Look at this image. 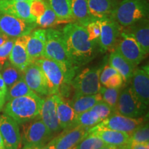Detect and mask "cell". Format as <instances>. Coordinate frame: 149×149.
Instances as JSON below:
<instances>
[{
  "label": "cell",
  "mask_w": 149,
  "mask_h": 149,
  "mask_svg": "<svg viewBox=\"0 0 149 149\" xmlns=\"http://www.w3.org/2000/svg\"><path fill=\"white\" fill-rule=\"evenodd\" d=\"M61 32L66 51L76 69L78 70L94 58L96 43L89 40L84 26L70 22L65 26Z\"/></svg>",
  "instance_id": "1"
},
{
  "label": "cell",
  "mask_w": 149,
  "mask_h": 149,
  "mask_svg": "<svg viewBox=\"0 0 149 149\" xmlns=\"http://www.w3.org/2000/svg\"><path fill=\"white\" fill-rule=\"evenodd\" d=\"M43 57L57 62L64 70L66 84H71L77 69L73 66L67 53L61 31L51 28L46 29V45Z\"/></svg>",
  "instance_id": "2"
},
{
  "label": "cell",
  "mask_w": 149,
  "mask_h": 149,
  "mask_svg": "<svg viewBox=\"0 0 149 149\" xmlns=\"http://www.w3.org/2000/svg\"><path fill=\"white\" fill-rule=\"evenodd\" d=\"M44 101V99L35 93L19 97L6 102L3 112L18 124H23L40 117Z\"/></svg>",
  "instance_id": "3"
},
{
  "label": "cell",
  "mask_w": 149,
  "mask_h": 149,
  "mask_svg": "<svg viewBox=\"0 0 149 149\" xmlns=\"http://www.w3.org/2000/svg\"><path fill=\"white\" fill-rule=\"evenodd\" d=\"M149 7L146 0H123L117 5L111 18L122 27L148 18Z\"/></svg>",
  "instance_id": "4"
},
{
  "label": "cell",
  "mask_w": 149,
  "mask_h": 149,
  "mask_svg": "<svg viewBox=\"0 0 149 149\" xmlns=\"http://www.w3.org/2000/svg\"><path fill=\"white\" fill-rule=\"evenodd\" d=\"M22 125L21 137L24 146H43L49 139H53V134L39 117Z\"/></svg>",
  "instance_id": "5"
},
{
  "label": "cell",
  "mask_w": 149,
  "mask_h": 149,
  "mask_svg": "<svg viewBox=\"0 0 149 149\" xmlns=\"http://www.w3.org/2000/svg\"><path fill=\"white\" fill-rule=\"evenodd\" d=\"M100 68H85L74 76L71 86L74 95H89L100 93L101 84L100 81Z\"/></svg>",
  "instance_id": "6"
},
{
  "label": "cell",
  "mask_w": 149,
  "mask_h": 149,
  "mask_svg": "<svg viewBox=\"0 0 149 149\" xmlns=\"http://www.w3.org/2000/svg\"><path fill=\"white\" fill-rule=\"evenodd\" d=\"M33 62L38 65L44 72L47 83L48 95H59L65 81V74L61 67L52 59L42 57Z\"/></svg>",
  "instance_id": "7"
},
{
  "label": "cell",
  "mask_w": 149,
  "mask_h": 149,
  "mask_svg": "<svg viewBox=\"0 0 149 149\" xmlns=\"http://www.w3.org/2000/svg\"><path fill=\"white\" fill-rule=\"evenodd\" d=\"M147 107L135 95L130 86H127L120 90L115 113L131 118H137L146 113Z\"/></svg>",
  "instance_id": "8"
},
{
  "label": "cell",
  "mask_w": 149,
  "mask_h": 149,
  "mask_svg": "<svg viewBox=\"0 0 149 149\" xmlns=\"http://www.w3.org/2000/svg\"><path fill=\"white\" fill-rule=\"evenodd\" d=\"M37 26L35 22H28L0 11V32L9 38L16 39L29 35Z\"/></svg>",
  "instance_id": "9"
},
{
  "label": "cell",
  "mask_w": 149,
  "mask_h": 149,
  "mask_svg": "<svg viewBox=\"0 0 149 149\" xmlns=\"http://www.w3.org/2000/svg\"><path fill=\"white\" fill-rule=\"evenodd\" d=\"M120 37L117 40L115 50L136 67L144 60L146 56L131 35H128L124 30L120 31Z\"/></svg>",
  "instance_id": "10"
},
{
  "label": "cell",
  "mask_w": 149,
  "mask_h": 149,
  "mask_svg": "<svg viewBox=\"0 0 149 149\" xmlns=\"http://www.w3.org/2000/svg\"><path fill=\"white\" fill-rule=\"evenodd\" d=\"M144 122V118H131L117 113H113L107 119L95 125L100 128L124 132L130 135L136 128Z\"/></svg>",
  "instance_id": "11"
},
{
  "label": "cell",
  "mask_w": 149,
  "mask_h": 149,
  "mask_svg": "<svg viewBox=\"0 0 149 149\" xmlns=\"http://www.w3.org/2000/svg\"><path fill=\"white\" fill-rule=\"evenodd\" d=\"M0 133L6 149H19L22 142L19 124L6 114L0 115Z\"/></svg>",
  "instance_id": "12"
},
{
  "label": "cell",
  "mask_w": 149,
  "mask_h": 149,
  "mask_svg": "<svg viewBox=\"0 0 149 149\" xmlns=\"http://www.w3.org/2000/svg\"><path fill=\"white\" fill-rule=\"evenodd\" d=\"M101 33L98 44L102 52L113 51L115 47L120 33V26L112 18L100 19Z\"/></svg>",
  "instance_id": "13"
},
{
  "label": "cell",
  "mask_w": 149,
  "mask_h": 149,
  "mask_svg": "<svg viewBox=\"0 0 149 149\" xmlns=\"http://www.w3.org/2000/svg\"><path fill=\"white\" fill-rule=\"evenodd\" d=\"M23 79L28 86L38 95H48L44 72L38 65L31 62L23 71Z\"/></svg>",
  "instance_id": "14"
},
{
  "label": "cell",
  "mask_w": 149,
  "mask_h": 149,
  "mask_svg": "<svg viewBox=\"0 0 149 149\" xmlns=\"http://www.w3.org/2000/svg\"><path fill=\"white\" fill-rule=\"evenodd\" d=\"M130 88L143 104H149V72L148 66L135 68L130 79Z\"/></svg>",
  "instance_id": "15"
},
{
  "label": "cell",
  "mask_w": 149,
  "mask_h": 149,
  "mask_svg": "<svg viewBox=\"0 0 149 149\" xmlns=\"http://www.w3.org/2000/svg\"><path fill=\"white\" fill-rule=\"evenodd\" d=\"M89 129L81 126H76L64 130L61 135L56 137V149H74L88 135Z\"/></svg>",
  "instance_id": "16"
},
{
  "label": "cell",
  "mask_w": 149,
  "mask_h": 149,
  "mask_svg": "<svg viewBox=\"0 0 149 149\" xmlns=\"http://www.w3.org/2000/svg\"><path fill=\"white\" fill-rule=\"evenodd\" d=\"M31 1H0V11L10 15L28 22H35V19L31 13Z\"/></svg>",
  "instance_id": "17"
},
{
  "label": "cell",
  "mask_w": 149,
  "mask_h": 149,
  "mask_svg": "<svg viewBox=\"0 0 149 149\" xmlns=\"http://www.w3.org/2000/svg\"><path fill=\"white\" fill-rule=\"evenodd\" d=\"M55 98L56 112L59 125L61 130L68 129L75 126L77 114L72 109L69 102H67L58 95H54Z\"/></svg>",
  "instance_id": "18"
},
{
  "label": "cell",
  "mask_w": 149,
  "mask_h": 149,
  "mask_svg": "<svg viewBox=\"0 0 149 149\" xmlns=\"http://www.w3.org/2000/svg\"><path fill=\"white\" fill-rule=\"evenodd\" d=\"M26 35L15 39L9 55L10 64L22 72L31 63L26 49Z\"/></svg>",
  "instance_id": "19"
},
{
  "label": "cell",
  "mask_w": 149,
  "mask_h": 149,
  "mask_svg": "<svg viewBox=\"0 0 149 149\" xmlns=\"http://www.w3.org/2000/svg\"><path fill=\"white\" fill-rule=\"evenodd\" d=\"M124 31L131 35L140 46L146 56L149 53V23L148 18L143 19L129 26L124 27Z\"/></svg>",
  "instance_id": "20"
},
{
  "label": "cell",
  "mask_w": 149,
  "mask_h": 149,
  "mask_svg": "<svg viewBox=\"0 0 149 149\" xmlns=\"http://www.w3.org/2000/svg\"><path fill=\"white\" fill-rule=\"evenodd\" d=\"M46 29H37L26 35V49L31 62L44 56Z\"/></svg>",
  "instance_id": "21"
},
{
  "label": "cell",
  "mask_w": 149,
  "mask_h": 149,
  "mask_svg": "<svg viewBox=\"0 0 149 149\" xmlns=\"http://www.w3.org/2000/svg\"><path fill=\"white\" fill-rule=\"evenodd\" d=\"M40 117L53 135L61 130L57 120L55 98L54 95H48L47 98L44 99L40 111Z\"/></svg>",
  "instance_id": "22"
},
{
  "label": "cell",
  "mask_w": 149,
  "mask_h": 149,
  "mask_svg": "<svg viewBox=\"0 0 149 149\" xmlns=\"http://www.w3.org/2000/svg\"><path fill=\"white\" fill-rule=\"evenodd\" d=\"M88 133L97 135L106 144L116 147L125 146L130 141V135L127 133L108 128H100L96 126L90 128Z\"/></svg>",
  "instance_id": "23"
},
{
  "label": "cell",
  "mask_w": 149,
  "mask_h": 149,
  "mask_svg": "<svg viewBox=\"0 0 149 149\" xmlns=\"http://www.w3.org/2000/svg\"><path fill=\"white\" fill-rule=\"evenodd\" d=\"M88 12L94 20L110 18L117 3L115 0H87Z\"/></svg>",
  "instance_id": "24"
},
{
  "label": "cell",
  "mask_w": 149,
  "mask_h": 149,
  "mask_svg": "<svg viewBox=\"0 0 149 149\" xmlns=\"http://www.w3.org/2000/svg\"><path fill=\"white\" fill-rule=\"evenodd\" d=\"M109 64L120 74L124 81H130L135 67L115 50L112 51L110 55Z\"/></svg>",
  "instance_id": "25"
},
{
  "label": "cell",
  "mask_w": 149,
  "mask_h": 149,
  "mask_svg": "<svg viewBox=\"0 0 149 149\" xmlns=\"http://www.w3.org/2000/svg\"><path fill=\"white\" fill-rule=\"evenodd\" d=\"M102 102L100 93L89 95H74L70 102V105L77 114L91 110L95 104Z\"/></svg>",
  "instance_id": "26"
},
{
  "label": "cell",
  "mask_w": 149,
  "mask_h": 149,
  "mask_svg": "<svg viewBox=\"0 0 149 149\" xmlns=\"http://www.w3.org/2000/svg\"><path fill=\"white\" fill-rule=\"evenodd\" d=\"M71 10L74 21L83 26L94 21L89 14L87 0H71Z\"/></svg>",
  "instance_id": "27"
},
{
  "label": "cell",
  "mask_w": 149,
  "mask_h": 149,
  "mask_svg": "<svg viewBox=\"0 0 149 149\" xmlns=\"http://www.w3.org/2000/svg\"><path fill=\"white\" fill-rule=\"evenodd\" d=\"M56 15L63 22L74 21L71 10V0H44Z\"/></svg>",
  "instance_id": "28"
},
{
  "label": "cell",
  "mask_w": 149,
  "mask_h": 149,
  "mask_svg": "<svg viewBox=\"0 0 149 149\" xmlns=\"http://www.w3.org/2000/svg\"><path fill=\"white\" fill-rule=\"evenodd\" d=\"M0 71H1L0 73L6 86H7V88L23 78V72L19 70L13 65L11 64L10 62H8V61L5 63Z\"/></svg>",
  "instance_id": "29"
},
{
  "label": "cell",
  "mask_w": 149,
  "mask_h": 149,
  "mask_svg": "<svg viewBox=\"0 0 149 149\" xmlns=\"http://www.w3.org/2000/svg\"><path fill=\"white\" fill-rule=\"evenodd\" d=\"M34 93V91H33L28 86L23 78H22L13 85L7 88L6 102H8L13 99L19 97L33 94Z\"/></svg>",
  "instance_id": "30"
},
{
  "label": "cell",
  "mask_w": 149,
  "mask_h": 149,
  "mask_svg": "<svg viewBox=\"0 0 149 149\" xmlns=\"http://www.w3.org/2000/svg\"><path fill=\"white\" fill-rule=\"evenodd\" d=\"M46 2V1H45ZM36 22L37 26H40L42 28H51L55 24L59 23H63L59 19L56 15L55 12L53 10L51 7L48 6L47 3L46 2V9L44 11V14L42 16L39 17L36 19Z\"/></svg>",
  "instance_id": "31"
},
{
  "label": "cell",
  "mask_w": 149,
  "mask_h": 149,
  "mask_svg": "<svg viewBox=\"0 0 149 149\" xmlns=\"http://www.w3.org/2000/svg\"><path fill=\"white\" fill-rule=\"evenodd\" d=\"M100 122H101V120L97 114L93 110L91 109L77 115L75 126H81L91 128Z\"/></svg>",
  "instance_id": "32"
},
{
  "label": "cell",
  "mask_w": 149,
  "mask_h": 149,
  "mask_svg": "<svg viewBox=\"0 0 149 149\" xmlns=\"http://www.w3.org/2000/svg\"><path fill=\"white\" fill-rule=\"evenodd\" d=\"M121 88H107L105 86H101L100 93L102 97V101L107 103L115 113L120 95Z\"/></svg>",
  "instance_id": "33"
},
{
  "label": "cell",
  "mask_w": 149,
  "mask_h": 149,
  "mask_svg": "<svg viewBox=\"0 0 149 149\" xmlns=\"http://www.w3.org/2000/svg\"><path fill=\"white\" fill-rule=\"evenodd\" d=\"M107 145L97 135L88 133L74 149H100Z\"/></svg>",
  "instance_id": "34"
},
{
  "label": "cell",
  "mask_w": 149,
  "mask_h": 149,
  "mask_svg": "<svg viewBox=\"0 0 149 149\" xmlns=\"http://www.w3.org/2000/svg\"><path fill=\"white\" fill-rule=\"evenodd\" d=\"M130 140L140 143L149 142V126L148 123H143L130 135Z\"/></svg>",
  "instance_id": "35"
},
{
  "label": "cell",
  "mask_w": 149,
  "mask_h": 149,
  "mask_svg": "<svg viewBox=\"0 0 149 149\" xmlns=\"http://www.w3.org/2000/svg\"><path fill=\"white\" fill-rule=\"evenodd\" d=\"M88 33V38L91 42L97 43L101 33V22L100 19H96L90 22L85 26Z\"/></svg>",
  "instance_id": "36"
},
{
  "label": "cell",
  "mask_w": 149,
  "mask_h": 149,
  "mask_svg": "<svg viewBox=\"0 0 149 149\" xmlns=\"http://www.w3.org/2000/svg\"><path fill=\"white\" fill-rule=\"evenodd\" d=\"M15 39L10 38L3 45L0 46V67L2 66L9 59V55L12 50Z\"/></svg>",
  "instance_id": "37"
},
{
  "label": "cell",
  "mask_w": 149,
  "mask_h": 149,
  "mask_svg": "<svg viewBox=\"0 0 149 149\" xmlns=\"http://www.w3.org/2000/svg\"><path fill=\"white\" fill-rule=\"evenodd\" d=\"M91 109L93 110L97 114L98 117L101 120V122L107 119L113 113L111 108L103 101L95 104Z\"/></svg>",
  "instance_id": "38"
},
{
  "label": "cell",
  "mask_w": 149,
  "mask_h": 149,
  "mask_svg": "<svg viewBox=\"0 0 149 149\" xmlns=\"http://www.w3.org/2000/svg\"><path fill=\"white\" fill-rule=\"evenodd\" d=\"M46 9V2L44 0H31V13L35 19L42 16Z\"/></svg>",
  "instance_id": "39"
},
{
  "label": "cell",
  "mask_w": 149,
  "mask_h": 149,
  "mask_svg": "<svg viewBox=\"0 0 149 149\" xmlns=\"http://www.w3.org/2000/svg\"><path fill=\"white\" fill-rule=\"evenodd\" d=\"M116 73H117V71L115 68H113L109 64L105 65L102 70H101L100 74V81L101 85L104 86L108 80Z\"/></svg>",
  "instance_id": "40"
},
{
  "label": "cell",
  "mask_w": 149,
  "mask_h": 149,
  "mask_svg": "<svg viewBox=\"0 0 149 149\" xmlns=\"http://www.w3.org/2000/svg\"><path fill=\"white\" fill-rule=\"evenodd\" d=\"M124 79L120 74L118 72L113 75L110 79L107 81L104 86L107 88H121L124 84Z\"/></svg>",
  "instance_id": "41"
},
{
  "label": "cell",
  "mask_w": 149,
  "mask_h": 149,
  "mask_svg": "<svg viewBox=\"0 0 149 149\" xmlns=\"http://www.w3.org/2000/svg\"><path fill=\"white\" fill-rule=\"evenodd\" d=\"M7 93V86H6L3 78L0 73V111L3 109L6 104V97Z\"/></svg>",
  "instance_id": "42"
},
{
  "label": "cell",
  "mask_w": 149,
  "mask_h": 149,
  "mask_svg": "<svg viewBox=\"0 0 149 149\" xmlns=\"http://www.w3.org/2000/svg\"><path fill=\"white\" fill-rule=\"evenodd\" d=\"M124 146L128 149H149V143H140L130 140Z\"/></svg>",
  "instance_id": "43"
},
{
  "label": "cell",
  "mask_w": 149,
  "mask_h": 149,
  "mask_svg": "<svg viewBox=\"0 0 149 149\" xmlns=\"http://www.w3.org/2000/svg\"><path fill=\"white\" fill-rule=\"evenodd\" d=\"M56 141H57L56 137L51 139V141H48L47 144L41 147L40 149H56Z\"/></svg>",
  "instance_id": "44"
},
{
  "label": "cell",
  "mask_w": 149,
  "mask_h": 149,
  "mask_svg": "<svg viewBox=\"0 0 149 149\" xmlns=\"http://www.w3.org/2000/svg\"><path fill=\"white\" fill-rule=\"evenodd\" d=\"M9 37L8 36H6V35H5L4 34H3V33H1L0 32V46L3 45V44L6 42H7L9 40Z\"/></svg>",
  "instance_id": "45"
},
{
  "label": "cell",
  "mask_w": 149,
  "mask_h": 149,
  "mask_svg": "<svg viewBox=\"0 0 149 149\" xmlns=\"http://www.w3.org/2000/svg\"><path fill=\"white\" fill-rule=\"evenodd\" d=\"M40 146H24L23 149H40Z\"/></svg>",
  "instance_id": "46"
},
{
  "label": "cell",
  "mask_w": 149,
  "mask_h": 149,
  "mask_svg": "<svg viewBox=\"0 0 149 149\" xmlns=\"http://www.w3.org/2000/svg\"><path fill=\"white\" fill-rule=\"evenodd\" d=\"M100 149H117V147L116 146H112V145H105V146L102 147V148Z\"/></svg>",
  "instance_id": "47"
},
{
  "label": "cell",
  "mask_w": 149,
  "mask_h": 149,
  "mask_svg": "<svg viewBox=\"0 0 149 149\" xmlns=\"http://www.w3.org/2000/svg\"><path fill=\"white\" fill-rule=\"evenodd\" d=\"M0 149H6L4 146V144H3L2 137H1V133H0Z\"/></svg>",
  "instance_id": "48"
},
{
  "label": "cell",
  "mask_w": 149,
  "mask_h": 149,
  "mask_svg": "<svg viewBox=\"0 0 149 149\" xmlns=\"http://www.w3.org/2000/svg\"><path fill=\"white\" fill-rule=\"evenodd\" d=\"M117 149H128V148H127L124 146H120V147H117Z\"/></svg>",
  "instance_id": "49"
},
{
  "label": "cell",
  "mask_w": 149,
  "mask_h": 149,
  "mask_svg": "<svg viewBox=\"0 0 149 149\" xmlns=\"http://www.w3.org/2000/svg\"><path fill=\"white\" fill-rule=\"evenodd\" d=\"M15 1H31V0H15Z\"/></svg>",
  "instance_id": "50"
},
{
  "label": "cell",
  "mask_w": 149,
  "mask_h": 149,
  "mask_svg": "<svg viewBox=\"0 0 149 149\" xmlns=\"http://www.w3.org/2000/svg\"><path fill=\"white\" fill-rule=\"evenodd\" d=\"M1 67H0V70H1Z\"/></svg>",
  "instance_id": "51"
},
{
  "label": "cell",
  "mask_w": 149,
  "mask_h": 149,
  "mask_svg": "<svg viewBox=\"0 0 149 149\" xmlns=\"http://www.w3.org/2000/svg\"><path fill=\"white\" fill-rule=\"evenodd\" d=\"M0 1H3V0H0Z\"/></svg>",
  "instance_id": "52"
}]
</instances>
